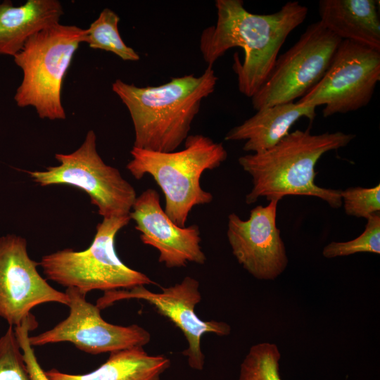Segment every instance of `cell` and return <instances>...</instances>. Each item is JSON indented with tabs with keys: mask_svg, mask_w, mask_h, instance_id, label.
<instances>
[{
	"mask_svg": "<svg viewBox=\"0 0 380 380\" xmlns=\"http://www.w3.org/2000/svg\"><path fill=\"white\" fill-rule=\"evenodd\" d=\"M215 5L217 21L201 32V55L213 66L229 49L241 48L243 61L235 53L232 68L239 91L251 98L267 79L289 34L305 21L308 8L288 1L275 13L256 14L248 11L242 0H216Z\"/></svg>",
	"mask_w": 380,
	"mask_h": 380,
	"instance_id": "cell-1",
	"label": "cell"
},
{
	"mask_svg": "<svg viewBox=\"0 0 380 380\" xmlns=\"http://www.w3.org/2000/svg\"><path fill=\"white\" fill-rule=\"evenodd\" d=\"M217 81L213 66L199 76L172 77L158 86L137 87L117 79L112 90L127 107L134 126L133 147L175 151L189 136L202 101Z\"/></svg>",
	"mask_w": 380,
	"mask_h": 380,
	"instance_id": "cell-2",
	"label": "cell"
},
{
	"mask_svg": "<svg viewBox=\"0 0 380 380\" xmlns=\"http://www.w3.org/2000/svg\"><path fill=\"white\" fill-rule=\"evenodd\" d=\"M355 137L342 132L312 134L308 127L289 132L265 151L239 157V165L252 178L246 203H254L260 197L280 201L286 196H309L340 208L341 190L317 186L315 166L325 153L347 146Z\"/></svg>",
	"mask_w": 380,
	"mask_h": 380,
	"instance_id": "cell-3",
	"label": "cell"
},
{
	"mask_svg": "<svg viewBox=\"0 0 380 380\" xmlns=\"http://www.w3.org/2000/svg\"><path fill=\"white\" fill-rule=\"evenodd\" d=\"M126 168L136 179L153 177L165 196L164 211L184 227L196 205L212 202L213 196L201 186L205 170L217 168L227 158L222 143L203 134L189 135L180 151L158 152L132 147Z\"/></svg>",
	"mask_w": 380,
	"mask_h": 380,
	"instance_id": "cell-4",
	"label": "cell"
},
{
	"mask_svg": "<svg viewBox=\"0 0 380 380\" xmlns=\"http://www.w3.org/2000/svg\"><path fill=\"white\" fill-rule=\"evenodd\" d=\"M84 29L59 23L31 36L13 56L23 71L14 101L18 106H32L42 119L65 120L61 87Z\"/></svg>",
	"mask_w": 380,
	"mask_h": 380,
	"instance_id": "cell-5",
	"label": "cell"
},
{
	"mask_svg": "<svg viewBox=\"0 0 380 380\" xmlns=\"http://www.w3.org/2000/svg\"><path fill=\"white\" fill-rule=\"evenodd\" d=\"M130 220L129 215L103 218L87 249L65 248L42 256L39 265L46 278L85 293L156 284L144 273L126 265L116 253L115 237Z\"/></svg>",
	"mask_w": 380,
	"mask_h": 380,
	"instance_id": "cell-6",
	"label": "cell"
},
{
	"mask_svg": "<svg viewBox=\"0 0 380 380\" xmlns=\"http://www.w3.org/2000/svg\"><path fill=\"white\" fill-rule=\"evenodd\" d=\"M59 165L44 170L27 171L42 186L68 185L84 191L103 218L129 215L137 198L132 184L113 166L105 163L96 150L94 130L87 132L83 143L73 152L56 153Z\"/></svg>",
	"mask_w": 380,
	"mask_h": 380,
	"instance_id": "cell-7",
	"label": "cell"
},
{
	"mask_svg": "<svg viewBox=\"0 0 380 380\" xmlns=\"http://www.w3.org/2000/svg\"><path fill=\"white\" fill-rule=\"evenodd\" d=\"M341 41L319 20L309 25L277 57L267 79L251 97L253 108L293 102L305 96L324 76Z\"/></svg>",
	"mask_w": 380,
	"mask_h": 380,
	"instance_id": "cell-8",
	"label": "cell"
},
{
	"mask_svg": "<svg viewBox=\"0 0 380 380\" xmlns=\"http://www.w3.org/2000/svg\"><path fill=\"white\" fill-rule=\"evenodd\" d=\"M380 81V51L341 40L319 82L297 103L324 106V118L357 110L371 101Z\"/></svg>",
	"mask_w": 380,
	"mask_h": 380,
	"instance_id": "cell-9",
	"label": "cell"
},
{
	"mask_svg": "<svg viewBox=\"0 0 380 380\" xmlns=\"http://www.w3.org/2000/svg\"><path fill=\"white\" fill-rule=\"evenodd\" d=\"M160 292L155 293L144 285H140L106 291L97 299L96 305L101 310L122 300L146 301L181 330L188 343L187 348L182 353L187 357L190 367L201 371L205 362L201 347L203 335L213 333L220 336H228L231 333V326L222 321H205L197 316L195 308L202 298L199 282L196 279L186 276L181 282L160 287Z\"/></svg>",
	"mask_w": 380,
	"mask_h": 380,
	"instance_id": "cell-10",
	"label": "cell"
},
{
	"mask_svg": "<svg viewBox=\"0 0 380 380\" xmlns=\"http://www.w3.org/2000/svg\"><path fill=\"white\" fill-rule=\"evenodd\" d=\"M68 316L52 329L30 336L32 346L70 342L85 353L97 355L133 347H144L151 334L138 324L115 325L107 322L101 310L86 300L87 293L76 288H67Z\"/></svg>",
	"mask_w": 380,
	"mask_h": 380,
	"instance_id": "cell-11",
	"label": "cell"
},
{
	"mask_svg": "<svg viewBox=\"0 0 380 380\" xmlns=\"http://www.w3.org/2000/svg\"><path fill=\"white\" fill-rule=\"evenodd\" d=\"M38 266L28 254L25 238L13 234L0 236V317L9 326L20 324L37 305H68L66 293L52 287Z\"/></svg>",
	"mask_w": 380,
	"mask_h": 380,
	"instance_id": "cell-12",
	"label": "cell"
},
{
	"mask_svg": "<svg viewBox=\"0 0 380 380\" xmlns=\"http://www.w3.org/2000/svg\"><path fill=\"white\" fill-rule=\"evenodd\" d=\"M279 200L257 205L249 218L236 213L228 216L227 236L238 262L253 277L274 280L286 270L289 260L280 230L277 227Z\"/></svg>",
	"mask_w": 380,
	"mask_h": 380,
	"instance_id": "cell-13",
	"label": "cell"
},
{
	"mask_svg": "<svg viewBox=\"0 0 380 380\" xmlns=\"http://www.w3.org/2000/svg\"><path fill=\"white\" fill-rule=\"evenodd\" d=\"M129 217L140 232L142 243L158 250V261L166 267L205 262L198 227L193 224L181 227L173 222L162 208L159 194L155 189H147L137 196Z\"/></svg>",
	"mask_w": 380,
	"mask_h": 380,
	"instance_id": "cell-14",
	"label": "cell"
},
{
	"mask_svg": "<svg viewBox=\"0 0 380 380\" xmlns=\"http://www.w3.org/2000/svg\"><path fill=\"white\" fill-rule=\"evenodd\" d=\"M316 108L297 102L281 103L257 110L241 125L231 129L225 141H246L243 150L258 153L265 151L289 133L291 127L301 118L312 122Z\"/></svg>",
	"mask_w": 380,
	"mask_h": 380,
	"instance_id": "cell-15",
	"label": "cell"
},
{
	"mask_svg": "<svg viewBox=\"0 0 380 380\" xmlns=\"http://www.w3.org/2000/svg\"><path fill=\"white\" fill-rule=\"evenodd\" d=\"M319 21L341 40L380 51L379 1L321 0Z\"/></svg>",
	"mask_w": 380,
	"mask_h": 380,
	"instance_id": "cell-16",
	"label": "cell"
},
{
	"mask_svg": "<svg viewBox=\"0 0 380 380\" xmlns=\"http://www.w3.org/2000/svg\"><path fill=\"white\" fill-rule=\"evenodd\" d=\"M63 15L57 0H28L19 6L0 1V55L13 57L31 36L59 23Z\"/></svg>",
	"mask_w": 380,
	"mask_h": 380,
	"instance_id": "cell-17",
	"label": "cell"
},
{
	"mask_svg": "<svg viewBox=\"0 0 380 380\" xmlns=\"http://www.w3.org/2000/svg\"><path fill=\"white\" fill-rule=\"evenodd\" d=\"M170 366L162 355H150L143 347H133L110 353L99 368L84 374H70L56 369L45 372L49 380H160Z\"/></svg>",
	"mask_w": 380,
	"mask_h": 380,
	"instance_id": "cell-18",
	"label": "cell"
},
{
	"mask_svg": "<svg viewBox=\"0 0 380 380\" xmlns=\"http://www.w3.org/2000/svg\"><path fill=\"white\" fill-rule=\"evenodd\" d=\"M120 20L113 10L103 8L89 28L84 30L82 42L91 49L111 52L123 61H137L139 55L125 43L120 34Z\"/></svg>",
	"mask_w": 380,
	"mask_h": 380,
	"instance_id": "cell-19",
	"label": "cell"
},
{
	"mask_svg": "<svg viewBox=\"0 0 380 380\" xmlns=\"http://www.w3.org/2000/svg\"><path fill=\"white\" fill-rule=\"evenodd\" d=\"M280 359L281 353L274 343L252 346L241 364L239 380H281Z\"/></svg>",
	"mask_w": 380,
	"mask_h": 380,
	"instance_id": "cell-20",
	"label": "cell"
},
{
	"mask_svg": "<svg viewBox=\"0 0 380 380\" xmlns=\"http://www.w3.org/2000/svg\"><path fill=\"white\" fill-rule=\"evenodd\" d=\"M357 253H380V215L368 219L364 232L357 238L344 242L332 241L325 246L322 255L326 258L350 255Z\"/></svg>",
	"mask_w": 380,
	"mask_h": 380,
	"instance_id": "cell-21",
	"label": "cell"
},
{
	"mask_svg": "<svg viewBox=\"0 0 380 380\" xmlns=\"http://www.w3.org/2000/svg\"><path fill=\"white\" fill-rule=\"evenodd\" d=\"M14 328L9 326L0 338V380H32Z\"/></svg>",
	"mask_w": 380,
	"mask_h": 380,
	"instance_id": "cell-22",
	"label": "cell"
},
{
	"mask_svg": "<svg viewBox=\"0 0 380 380\" xmlns=\"http://www.w3.org/2000/svg\"><path fill=\"white\" fill-rule=\"evenodd\" d=\"M341 197L344 210L348 215L367 220L379 213V184L371 188L349 187L341 190Z\"/></svg>",
	"mask_w": 380,
	"mask_h": 380,
	"instance_id": "cell-23",
	"label": "cell"
},
{
	"mask_svg": "<svg viewBox=\"0 0 380 380\" xmlns=\"http://www.w3.org/2000/svg\"><path fill=\"white\" fill-rule=\"evenodd\" d=\"M36 327H37V322L30 314L20 324L13 328L32 380H49L45 371L41 367L29 340L30 331Z\"/></svg>",
	"mask_w": 380,
	"mask_h": 380,
	"instance_id": "cell-24",
	"label": "cell"
}]
</instances>
